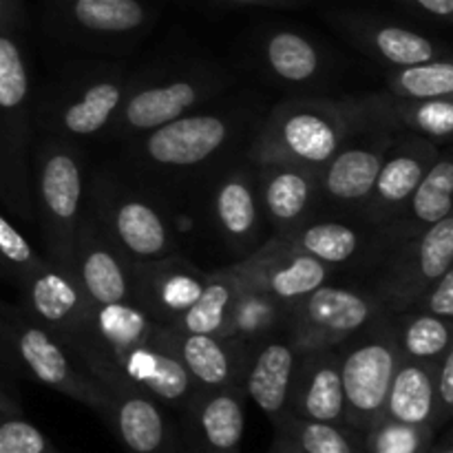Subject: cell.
Listing matches in <instances>:
<instances>
[{"mask_svg": "<svg viewBox=\"0 0 453 453\" xmlns=\"http://www.w3.org/2000/svg\"><path fill=\"white\" fill-rule=\"evenodd\" d=\"M265 111L259 93H226L122 144L128 175L164 202L199 199L219 173L246 157Z\"/></svg>", "mask_w": 453, "mask_h": 453, "instance_id": "obj_1", "label": "cell"}, {"mask_svg": "<svg viewBox=\"0 0 453 453\" xmlns=\"http://www.w3.org/2000/svg\"><path fill=\"white\" fill-rule=\"evenodd\" d=\"M358 122L349 97L295 96L268 106L246 157L252 164H299L321 168Z\"/></svg>", "mask_w": 453, "mask_h": 453, "instance_id": "obj_2", "label": "cell"}, {"mask_svg": "<svg viewBox=\"0 0 453 453\" xmlns=\"http://www.w3.org/2000/svg\"><path fill=\"white\" fill-rule=\"evenodd\" d=\"M84 211L131 268L181 252L168 203L135 180L93 173L84 186Z\"/></svg>", "mask_w": 453, "mask_h": 453, "instance_id": "obj_3", "label": "cell"}, {"mask_svg": "<svg viewBox=\"0 0 453 453\" xmlns=\"http://www.w3.org/2000/svg\"><path fill=\"white\" fill-rule=\"evenodd\" d=\"M234 78L221 66L184 62L131 75L118 115L106 135L113 140H137L173 119L188 115L217 97L230 93Z\"/></svg>", "mask_w": 453, "mask_h": 453, "instance_id": "obj_4", "label": "cell"}, {"mask_svg": "<svg viewBox=\"0 0 453 453\" xmlns=\"http://www.w3.org/2000/svg\"><path fill=\"white\" fill-rule=\"evenodd\" d=\"M84 159L78 142L38 133L34 212L49 261L71 274V255L84 208Z\"/></svg>", "mask_w": 453, "mask_h": 453, "instance_id": "obj_5", "label": "cell"}, {"mask_svg": "<svg viewBox=\"0 0 453 453\" xmlns=\"http://www.w3.org/2000/svg\"><path fill=\"white\" fill-rule=\"evenodd\" d=\"M29 144V65L13 29H0V190L9 208L27 221L35 217Z\"/></svg>", "mask_w": 453, "mask_h": 453, "instance_id": "obj_6", "label": "cell"}, {"mask_svg": "<svg viewBox=\"0 0 453 453\" xmlns=\"http://www.w3.org/2000/svg\"><path fill=\"white\" fill-rule=\"evenodd\" d=\"M0 341L29 379L73 398L104 418L106 394L102 385L71 357L56 336L31 321L25 310L4 308L0 312Z\"/></svg>", "mask_w": 453, "mask_h": 453, "instance_id": "obj_7", "label": "cell"}, {"mask_svg": "<svg viewBox=\"0 0 453 453\" xmlns=\"http://www.w3.org/2000/svg\"><path fill=\"white\" fill-rule=\"evenodd\" d=\"M131 73L118 65H96L62 80L38 102V133L78 142L109 131Z\"/></svg>", "mask_w": 453, "mask_h": 453, "instance_id": "obj_8", "label": "cell"}, {"mask_svg": "<svg viewBox=\"0 0 453 453\" xmlns=\"http://www.w3.org/2000/svg\"><path fill=\"white\" fill-rule=\"evenodd\" d=\"M345 394V423L365 434L380 416L401 365L389 314L334 345Z\"/></svg>", "mask_w": 453, "mask_h": 453, "instance_id": "obj_9", "label": "cell"}, {"mask_svg": "<svg viewBox=\"0 0 453 453\" xmlns=\"http://www.w3.org/2000/svg\"><path fill=\"white\" fill-rule=\"evenodd\" d=\"M383 317L388 310L365 281L334 279L288 308L283 336L296 349L334 348Z\"/></svg>", "mask_w": 453, "mask_h": 453, "instance_id": "obj_10", "label": "cell"}, {"mask_svg": "<svg viewBox=\"0 0 453 453\" xmlns=\"http://www.w3.org/2000/svg\"><path fill=\"white\" fill-rule=\"evenodd\" d=\"M453 268V215L418 237L396 242L379 268L363 281L370 286L388 314L411 308L418 296Z\"/></svg>", "mask_w": 453, "mask_h": 453, "instance_id": "obj_11", "label": "cell"}, {"mask_svg": "<svg viewBox=\"0 0 453 453\" xmlns=\"http://www.w3.org/2000/svg\"><path fill=\"white\" fill-rule=\"evenodd\" d=\"M396 137L358 113V122L348 140L319 168L321 215L361 217L385 155Z\"/></svg>", "mask_w": 453, "mask_h": 453, "instance_id": "obj_12", "label": "cell"}, {"mask_svg": "<svg viewBox=\"0 0 453 453\" xmlns=\"http://www.w3.org/2000/svg\"><path fill=\"white\" fill-rule=\"evenodd\" d=\"M49 31L91 51H127L153 25L146 0H51Z\"/></svg>", "mask_w": 453, "mask_h": 453, "instance_id": "obj_13", "label": "cell"}, {"mask_svg": "<svg viewBox=\"0 0 453 453\" xmlns=\"http://www.w3.org/2000/svg\"><path fill=\"white\" fill-rule=\"evenodd\" d=\"M199 202L206 206L203 211L212 233L237 261L270 239L257 184V164L248 157L219 173L199 195Z\"/></svg>", "mask_w": 453, "mask_h": 453, "instance_id": "obj_14", "label": "cell"}, {"mask_svg": "<svg viewBox=\"0 0 453 453\" xmlns=\"http://www.w3.org/2000/svg\"><path fill=\"white\" fill-rule=\"evenodd\" d=\"M292 246L330 265L336 277L367 279L385 259L394 242L383 226L363 217L319 215L288 234Z\"/></svg>", "mask_w": 453, "mask_h": 453, "instance_id": "obj_15", "label": "cell"}, {"mask_svg": "<svg viewBox=\"0 0 453 453\" xmlns=\"http://www.w3.org/2000/svg\"><path fill=\"white\" fill-rule=\"evenodd\" d=\"M106 394L104 423L127 453H180L177 427L150 394L119 376L96 379Z\"/></svg>", "mask_w": 453, "mask_h": 453, "instance_id": "obj_16", "label": "cell"}, {"mask_svg": "<svg viewBox=\"0 0 453 453\" xmlns=\"http://www.w3.org/2000/svg\"><path fill=\"white\" fill-rule=\"evenodd\" d=\"M234 265L248 283L268 292L286 308L339 279L330 265L281 237H270L252 255L234 261Z\"/></svg>", "mask_w": 453, "mask_h": 453, "instance_id": "obj_17", "label": "cell"}, {"mask_svg": "<svg viewBox=\"0 0 453 453\" xmlns=\"http://www.w3.org/2000/svg\"><path fill=\"white\" fill-rule=\"evenodd\" d=\"M246 401L243 388L197 389L177 411L180 453H242Z\"/></svg>", "mask_w": 453, "mask_h": 453, "instance_id": "obj_18", "label": "cell"}, {"mask_svg": "<svg viewBox=\"0 0 453 453\" xmlns=\"http://www.w3.org/2000/svg\"><path fill=\"white\" fill-rule=\"evenodd\" d=\"M16 286L25 301L27 317L56 336L65 348L82 332L91 303L73 274L42 259Z\"/></svg>", "mask_w": 453, "mask_h": 453, "instance_id": "obj_19", "label": "cell"}, {"mask_svg": "<svg viewBox=\"0 0 453 453\" xmlns=\"http://www.w3.org/2000/svg\"><path fill=\"white\" fill-rule=\"evenodd\" d=\"M330 20L349 44L388 69L451 58L449 51L429 35L372 13L339 12L332 13Z\"/></svg>", "mask_w": 453, "mask_h": 453, "instance_id": "obj_20", "label": "cell"}, {"mask_svg": "<svg viewBox=\"0 0 453 453\" xmlns=\"http://www.w3.org/2000/svg\"><path fill=\"white\" fill-rule=\"evenodd\" d=\"M71 274L91 305L133 303V268L84 208L75 230Z\"/></svg>", "mask_w": 453, "mask_h": 453, "instance_id": "obj_21", "label": "cell"}, {"mask_svg": "<svg viewBox=\"0 0 453 453\" xmlns=\"http://www.w3.org/2000/svg\"><path fill=\"white\" fill-rule=\"evenodd\" d=\"M208 273L181 252L133 268V303L157 326L171 327L199 299Z\"/></svg>", "mask_w": 453, "mask_h": 453, "instance_id": "obj_22", "label": "cell"}, {"mask_svg": "<svg viewBox=\"0 0 453 453\" xmlns=\"http://www.w3.org/2000/svg\"><path fill=\"white\" fill-rule=\"evenodd\" d=\"M257 66L283 87H323L336 71L334 58L314 35L290 27H273L257 38L252 49Z\"/></svg>", "mask_w": 453, "mask_h": 453, "instance_id": "obj_23", "label": "cell"}, {"mask_svg": "<svg viewBox=\"0 0 453 453\" xmlns=\"http://www.w3.org/2000/svg\"><path fill=\"white\" fill-rule=\"evenodd\" d=\"M257 184L270 237H288L321 215L319 168L257 164Z\"/></svg>", "mask_w": 453, "mask_h": 453, "instance_id": "obj_24", "label": "cell"}, {"mask_svg": "<svg viewBox=\"0 0 453 453\" xmlns=\"http://www.w3.org/2000/svg\"><path fill=\"white\" fill-rule=\"evenodd\" d=\"M155 341L186 367L199 389L243 388L248 357L252 349L230 336L155 327Z\"/></svg>", "mask_w": 453, "mask_h": 453, "instance_id": "obj_25", "label": "cell"}, {"mask_svg": "<svg viewBox=\"0 0 453 453\" xmlns=\"http://www.w3.org/2000/svg\"><path fill=\"white\" fill-rule=\"evenodd\" d=\"M441 153L436 142L418 135H398L385 155L374 188L361 212L363 219L376 226L392 221Z\"/></svg>", "mask_w": 453, "mask_h": 453, "instance_id": "obj_26", "label": "cell"}, {"mask_svg": "<svg viewBox=\"0 0 453 453\" xmlns=\"http://www.w3.org/2000/svg\"><path fill=\"white\" fill-rule=\"evenodd\" d=\"M102 376H119L144 389L159 405L173 411H180L181 407L188 405V401L199 389L186 367L155 341V330L146 343L133 348L131 352L111 363L106 370L93 374V379H102Z\"/></svg>", "mask_w": 453, "mask_h": 453, "instance_id": "obj_27", "label": "cell"}, {"mask_svg": "<svg viewBox=\"0 0 453 453\" xmlns=\"http://www.w3.org/2000/svg\"><path fill=\"white\" fill-rule=\"evenodd\" d=\"M288 416L317 423H345V394L334 348H308L296 354Z\"/></svg>", "mask_w": 453, "mask_h": 453, "instance_id": "obj_28", "label": "cell"}, {"mask_svg": "<svg viewBox=\"0 0 453 453\" xmlns=\"http://www.w3.org/2000/svg\"><path fill=\"white\" fill-rule=\"evenodd\" d=\"M358 113L394 135H418L447 144L453 135V97L411 100L388 91L352 96Z\"/></svg>", "mask_w": 453, "mask_h": 453, "instance_id": "obj_29", "label": "cell"}, {"mask_svg": "<svg viewBox=\"0 0 453 453\" xmlns=\"http://www.w3.org/2000/svg\"><path fill=\"white\" fill-rule=\"evenodd\" d=\"M299 349L283 334L252 348L243 374V392L277 427L290 410V389Z\"/></svg>", "mask_w": 453, "mask_h": 453, "instance_id": "obj_30", "label": "cell"}, {"mask_svg": "<svg viewBox=\"0 0 453 453\" xmlns=\"http://www.w3.org/2000/svg\"><path fill=\"white\" fill-rule=\"evenodd\" d=\"M453 162L442 150L434 166L425 173L414 193L407 197L392 221L383 226L394 243L418 237L445 217L453 215Z\"/></svg>", "mask_w": 453, "mask_h": 453, "instance_id": "obj_31", "label": "cell"}, {"mask_svg": "<svg viewBox=\"0 0 453 453\" xmlns=\"http://www.w3.org/2000/svg\"><path fill=\"white\" fill-rule=\"evenodd\" d=\"M436 372L438 361L429 363L401 358V365L394 374L379 418L432 429Z\"/></svg>", "mask_w": 453, "mask_h": 453, "instance_id": "obj_32", "label": "cell"}, {"mask_svg": "<svg viewBox=\"0 0 453 453\" xmlns=\"http://www.w3.org/2000/svg\"><path fill=\"white\" fill-rule=\"evenodd\" d=\"M234 274H237V296H234L226 336L252 349L273 336L283 334L288 314L286 305L279 303L261 288L248 283L237 273V265H234Z\"/></svg>", "mask_w": 453, "mask_h": 453, "instance_id": "obj_33", "label": "cell"}, {"mask_svg": "<svg viewBox=\"0 0 453 453\" xmlns=\"http://www.w3.org/2000/svg\"><path fill=\"white\" fill-rule=\"evenodd\" d=\"M234 296H237V274L234 265L208 273L199 299L180 317L173 330L193 332V334L226 336L230 312H233Z\"/></svg>", "mask_w": 453, "mask_h": 453, "instance_id": "obj_34", "label": "cell"}, {"mask_svg": "<svg viewBox=\"0 0 453 453\" xmlns=\"http://www.w3.org/2000/svg\"><path fill=\"white\" fill-rule=\"evenodd\" d=\"M398 352L410 361H441L442 354L453 348V321L434 314L407 308L389 314Z\"/></svg>", "mask_w": 453, "mask_h": 453, "instance_id": "obj_35", "label": "cell"}, {"mask_svg": "<svg viewBox=\"0 0 453 453\" xmlns=\"http://www.w3.org/2000/svg\"><path fill=\"white\" fill-rule=\"evenodd\" d=\"M274 441L292 453H365L363 434L357 429L296 416H286L274 427Z\"/></svg>", "mask_w": 453, "mask_h": 453, "instance_id": "obj_36", "label": "cell"}, {"mask_svg": "<svg viewBox=\"0 0 453 453\" xmlns=\"http://www.w3.org/2000/svg\"><path fill=\"white\" fill-rule=\"evenodd\" d=\"M385 91L398 97H411V100L453 97L451 58L389 69L385 78Z\"/></svg>", "mask_w": 453, "mask_h": 453, "instance_id": "obj_37", "label": "cell"}, {"mask_svg": "<svg viewBox=\"0 0 453 453\" xmlns=\"http://www.w3.org/2000/svg\"><path fill=\"white\" fill-rule=\"evenodd\" d=\"M438 434L429 427L394 423L376 418V423L363 434L365 453H427Z\"/></svg>", "mask_w": 453, "mask_h": 453, "instance_id": "obj_38", "label": "cell"}, {"mask_svg": "<svg viewBox=\"0 0 453 453\" xmlns=\"http://www.w3.org/2000/svg\"><path fill=\"white\" fill-rule=\"evenodd\" d=\"M44 257H40L31 248V243L18 233L16 226H12L0 215V268L12 277V281H20Z\"/></svg>", "mask_w": 453, "mask_h": 453, "instance_id": "obj_39", "label": "cell"}, {"mask_svg": "<svg viewBox=\"0 0 453 453\" xmlns=\"http://www.w3.org/2000/svg\"><path fill=\"white\" fill-rule=\"evenodd\" d=\"M47 436L35 425L13 414L0 416V453H56Z\"/></svg>", "mask_w": 453, "mask_h": 453, "instance_id": "obj_40", "label": "cell"}, {"mask_svg": "<svg viewBox=\"0 0 453 453\" xmlns=\"http://www.w3.org/2000/svg\"><path fill=\"white\" fill-rule=\"evenodd\" d=\"M453 418V348L442 354L438 361L436 385H434V418L432 429L441 434L449 427Z\"/></svg>", "mask_w": 453, "mask_h": 453, "instance_id": "obj_41", "label": "cell"}, {"mask_svg": "<svg viewBox=\"0 0 453 453\" xmlns=\"http://www.w3.org/2000/svg\"><path fill=\"white\" fill-rule=\"evenodd\" d=\"M411 308L453 321V268L447 270L438 281H434Z\"/></svg>", "mask_w": 453, "mask_h": 453, "instance_id": "obj_42", "label": "cell"}, {"mask_svg": "<svg viewBox=\"0 0 453 453\" xmlns=\"http://www.w3.org/2000/svg\"><path fill=\"white\" fill-rule=\"evenodd\" d=\"M398 3L429 20L451 22L453 18V0H398Z\"/></svg>", "mask_w": 453, "mask_h": 453, "instance_id": "obj_43", "label": "cell"}, {"mask_svg": "<svg viewBox=\"0 0 453 453\" xmlns=\"http://www.w3.org/2000/svg\"><path fill=\"white\" fill-rule=\"evenodd\" d=\"M212 3L239 4V7H270V9H296L314 3V0H212Z\"/></svg>", "mask_w": 453, "mask_h": 453, "instance_id": "obj_44", "label": "cell"}, {"mask_svg": "<svg viewBox=\"0 0 453 453\" xmlns=\"http://www.w3.org/2000/svg\"><path fill=\"white\" fill-rule=\"evenodd\" d=\"M20 18V0H0V29H13Z\"/></svg>", "mask_w": 453, "mask_h": 453, "instance_id": "obj_45", "label": "cell"}, {"mask_svg": "<svg viewBox=\"0 0 453 453\" xmlns=\"http://www.w3.org/2000/svg\"><path fill=\"white\" fill-rule=\"evenodd\" d=\"M427 453H453V436H451L449 429L447 427L442 429V436L441 438L436 436L432 449H429Z\"/></svg>", "mask_w": 453, "mask_h": 453, "instance_id": "obj_46", "label": "cell"}, {"mask_svg": "<svg viewBox=\"0 0 453 453\" xmlns=\"http://www.w3.org/2000/svg\"><path fill=\"white\" fill-rule=\"evenodd\" d=\"M13 411H18V410H16V405H13V403L9 401V398L4 396L3 392H0V416H4V414H13Z\"/></svg>", "mask_w": 453, "mask_h": 453, "instance_id": "obj_47", "label": "cell"}, {"mask_svg": "<svg viewBox=\"0 0 453 453\" xmlns=\"http://www.w3.org/2000/svg\"><path fill=\"white\" fill-rule=\"evenodd\" d=\"M268 453H292V451L288 449V447H283L281 442L274 441V442H273V447H270V449H268Z\"/></svg>", "mask_w": 453, "mask_h": 453, "instance_id": "obj_48", "label": "cell"}, {"mask_svg": "<svg viewBox=\"0 0 453 453\" xmlns=\"http://www.w3.org/2000/svg\"><path fill=\"white\" fill-rule=\"evenodd\" d=\"M56 453H60V451H56Z\"/></svg>", "mask_w": 453, "mask_h": 453, "instance_id": "obj_49", "label": "cell"}]
</instances>
